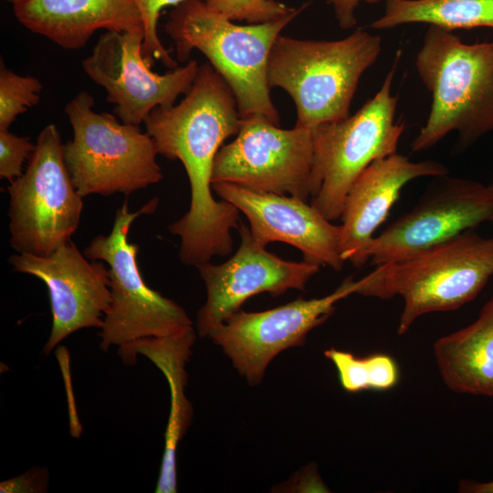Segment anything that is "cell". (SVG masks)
<instances>
[{"mask_svg": "<svg viewBox=\"0 0 493 493\" xmlns=\"http://www.w3.org/2000/svg\"><path fill=\"white\" fill-rule=\"evenodd\" d=\"M433 352L448 389L493 397V297L471 324L437 339Z\"/></svg>", "mask_w": 493, "mask_h": 493, "instance_id": "ffe728a7", "label": "cell"}, {"mask_svg": "<svg viewBox=\"0 0 493 493\" xmlns=\"http://www.w3.org/2000/svg\"><path fill=\"white\" fill-rule=\"evenodd\" d=\"M361 1L365 2L367 4H376V3L383 1V0H361Z\"/></svg>", "mask_w": 493, "mask_h": 493, "instance_id": "f546056e", "label": "cell"}, {"mask_svg": "<svg viewBox=\"0 0 493 493\" xmlns=\"http://www.w3.org/2000/svg\"><path fill=\"white\" fill-rule=\"evenodd\" d=\"M213 191L247 218L254 238L266 246L283 242L299 249L303 260L341 270V226L331 224L307 201L290 195L255 192L229 183H215Z\"/></svg>", "mask_w": 493, "mask_h": 493, "instance_id": "2e32d148", "label": "cell"}, {"mask_svg": "<svg viewBox=\"0 0 493 493\" xmlns=\"http://www.w3.org/2000/svg\"><path fill=\"white\" fill-rule=\"evenodd\" d=\"M194 341L195 333L192 329L178 335L142 338L118 347L125 364L132 365L139 355L145 356L163 373L169 384L171 406L156 493L177 491L176 451L193 418L192 404L184 391L185 367Z\"/></svg>", "mask_w": 493, "mask_h": 493, "instance_id": "d6986e66", "label": "cell"}, {"mask_svg": "<svg viewBox=\"0 0 493 493\" xmlns=\"http://www.w3.org/2000/svg\"><path fill=\"white\" fill-rule=\"evenodd\" d=\"M356 288L357 280L348 277L333 292L322 298H299L258 312L239 309L208 338L222 348L250 384H257L278 353L303 344L308 333L327 320L338 301L355 294Z\"/></svg>", "mask_w": 493, "mask_h": 493, "instance_id": "4fadbf2b", "label": "cell"}, {"mask_svg": "<svg viewBox=\"0 0 493 493\" xmlns=\"http://www.w3.org/2000/svg\"><path fill=\"white\" fill-rule=\"evenodd\" d=\"M157 205L158 199L153 198L131 213L125 201L116 212L110 234L95 236L84 250L89 259L109 267L110 304L99 333L104 351L139 339L178 335L194 329L179 304L145 283L137 261L139 246L129 241L133 221L154 212Z\"/></svg>", "mask_w": 493, "mask_h": 493, "instance_id": "ba28073f", "label": "cell"}, {"mask_svg": "<svg viewBox=\"0 0 493 493\" xmlns=\"http://www.w3.org/2000/svg\"><path fill=\"white\" fill-rule=\"evenodd\" d=\"M302 9L276 21L241 26L202 0H184L170 13L164 30L180 62L186 61L193 49L208 58L232 90L241 118L257 115L279 125L267 82V61L280 32Z\"/></svg>", "mask_w": 493, "mask_h": 493, "instance_id": "277c9868", "label": "cell"}, {"mask_svg": "<svg viewBox=\"0 0 493 493\" xmlns=\"http://www.w3.org/2000/svg\"><path fill=\"white\" fill-rule=\"evenodd\" d=\"M238 231L240 246L226 262L196 267L206 288L196 323L202 337H208L252 296L267 292L277 297L288 289L303 290L320 270V266L284 260L268 252L244 224Z\"/></svg>", "mask_w": 493, "mask_h": 493, "instance_id": "5bb4252c", "label": "cell"}, {"mask_svg": "<svg viewBox=\"0 0 493 493\" xmlns=\"http://www.w3.org/2000/svg\"><path fill=\"white\" fill-rule=\"evenodd\" d=\"M490 223H492V225H493V219H492V221Z\"/></svg>", "mask_w": 493, "mask_h": 493, "instance_id": "d6a6232c", "label": "cell"}, {"mask_svg": "<svg viewBox=\"0 0 493 493\" xmlns=\"http://www.w3.org/2000/svg\"><path fill=\"white\" fill-rule=\"evenodd\" d=\"M36 143L28 137L0 130V177L10 183L23 173V164L34 152Z\"/></svg>", "mask_w": 493, "mask_h": 493, "instance_id": "484cf974", "label": "cell"}, {"mask_svg": "<svg viewBox=\"0 0 493 493\" xmlns=\"http://www.w3.org/2000/svg\"><path fill=\"white\" fill-rule=\"evenodd\" d=\"M446 167L433 160L412 162L397 152L375 160L351 184L341 215V255L361 267L376 229L387 217L403 187L425 176L446 175Z\"/></svg>", "mask_w": 493, "mask_h": 493, "instance_id": "e0dca14e", "label": "cell"}, {"mask_svg": "<svg viewBox=\"0 0 493 493\" xmlns=\"http://www.w3.org/2000/svg\"><path fill=\"white\" fill-rule=\"evenodd\" d=\"M144 32L106 31L90 55L81 62L83 70L107 92L120 121L140 125L157 107H171L186 94L197 76L195 60L165 74L152 70L143 57Z\"/></svg>", "mask_w": 493, "mask_h": 493, "instance_id": "8fae6325", "label": "cell"}, {"mask_svg": "<svg viewBox=\"0 0 493 493\" xmlns=\"http://www.w3.org/2000/svg\"><path fill=\"white\" fill-rule=\"evenodd\" d=\"M65 112L73 138L63 144L64 160L82 197L129 195L161 181L156 145L139 125L95 111L94 100L87 91L72 98Z\"/></svg>", "mask_w": 493, "mask_h": 493, "instance_id": "8992f818", "label": "cell"}, {"mask_svg": "<svg viewBox=\"0 0 493 493\" xmlns=\"http://www.w3.org/2000/svg\"><path fill=\"white\" fill-rule=\"evenodd\" d=\"M88 259L70 240L47 256L17 253L9 257L14 270L47 286L52 327L45 356L75 331L103 324L110 304L109 269L100 260Z\"/></svg>", "mask_w": 493, "mask_h": 493, "instance_id": "9a60e30c", "label": "cell"}, {"mask_svg": "<svg viewBox=\"0 0 493 493\" xmlns=\"http://www.w3.org/2000/svg\"><path fill=\"white\" fill-rule=\"evenodd\" d=\"M325 357L335 366L341 385L350 393L363 390L384 391L399 381V368L391 356L383 353L356 357L335 348L327 349Z\"/></svg>", "mask_w": 493, "mask_h": 493, "instance_id": "7402d4cb", "label": "cell"}, {"mask_svg": "<svg viewBox=\"0 0 493 493\" xmlns=\"http://www.w3.org/2000/svg\"><path fill=\"white\" fill-rule=\"evenodd\" d=\"M42 83L33 76L18 75L0 63V130H8L16 117L40 100Z\"/></svg>", "mask_w": 493, "mask_h": 493, "instance_id": "603a6c76", "label": "cell"}, {"mask_svg": "<svg viewBox=\"0 0 493 493\" xmlns=\"http://www.w3.org/2000/svg\"><path fill=\"white\" fill-rule=\"evenodd\" d=\"M381 52V37L361 28L339 40L279 35L268 57V86L293 100L295 126L312 129L350 115L359 81Z\"/></svg>", "mask_w": 493, "mask_h": 493, "instance_id": "5b68a950", "label": "cell"}, {"mask_svg": "<svg viewBox=\"0 0 493 493\" xmlns=\"http://www.w3.org/2000/svg\"><path fill=\"white\" fill-rule=\"evenodd\" d=\"M312 163L311 129H281L264 117L249 116L241 118L236 137L218 151L212 184L229 183L307 201Z\"/></svg>", "mask_w": 493, "mask_h": 493, "instance_id": "30bf717a", "label": "cell"}, {"mask_svg": "<svg viewBox=\"0 0 493 493\" xmlns=\"http://www.w3.org/2000/svg\"><path fill=\"white\" fill-rule=\"evenodd\" d=\"M458 491L463 493H493V480L484 482L463 480L459 482Z\"/></svg>", "mask_w": 493, "mask_h": 493, "instance_id": "f1b7e54d", "label": "cell"}, {"mask_svg": "<svg viewBox=\"0 0 493 493\" xmlns=\"http://www.w3.org/2000/svg\"><path fill=\"white\" fill-rule=\"evenodd\" d=\"M398 57L376 94L354 114L311 129V205L328 220L341 217L351 184L372 162L397 152L404 130L395 120L398 98L392 94Z\"/></svg>", "mask_w": 493, "mask_h": 493, "instance_id": "52a82bcc", "label": "cell"}, {"mask_svg": "<svg viewBox=\"0 0 493 493\" xmlns=\"http://www.w3.org/2000/svg\"><path fill=\"white\" fill-rule=\"evenodd\" d=\"M13 10L28 30L69 50L84 47L100 29L144 32L133 0H19Z\"/></svg>", "mask_w": 493, "mask_h": 493, "instance_id": "ac0fdd59", "label": "cell"}, {"mask_svg": "<svg viewBox=\"0 0 493 493\" xmlns=\"http://www.w3.org/2000/svg\"><path fill=\"white\" fill-rule=\"evenodd\" d=\"M140 12L144 40L142 53L144 58L152 64L154 59L160 60L169 69L177 68V62L162 44L157 26L161 11L167 6L178 5L184 0H133Z\"/></svg>", "mask_w": 493, "mask_h": 493, "instance_id": "d4e9b609", "label": "cell"}, {"mask_svg": "<svg viewBox=\"0 0 493 493\" xmlns=\"http://www.w3.org/2000/svg\"><path fill=\"white\" fill-rule=\"evenodd\" d=\"M489 185L493 189V180H492V182H491V184Z\"/></svg>", "mask_w": 493, "mask_h": 493, "instance_id": "1f68e13d", "label": "cell"}, {"mask_svg": "<svg viewBox=\"0 0 493 493\" xmlns=\"http://www.w3.org/2000/svg\"><path fill=\"white\" fill-rule=\"evenodd\" d=\"M414 65L432 103L412 152L432 148L451 131L458 135L456 146L467 148L493 130V41L467 44L429 26Z\"/></svg>", "mask_w": 493, "mask_h": 493, "instance_id": "7a4b0ae2", "label": "cell"}, {"mask_svg": "<svg viewBox=\"0 0 493 493\" xmlns=\"http://www.w3.org/2000/svg\"><path fill=\"white\" fill-rule=\"evenodd\" d=\"M215 11L231 21L261 24L281 19L296 8L275 0H202Z\"/></svg>", "mask_w": 493, "mask_h": 493, "instance_id": "cb8c5ba5", "label": "cell"}, {"mask_svg": "<svg viewBox=\"0 0 493 493\" xmlns=\"http://www.w3.org/2000/svg\"><path fill=\"white\" fill-rule=\"evenodd\" d=\"M361 0H328L339 26L348 29L356 25L355 11Z\"/></svg>", "mask_w": 493, "mask_h": 493, "instance_id": "83f0119b", "label": "cell"}, {"mask_svg": "<svg viewBox=\"0 0 493 493\" xmlns=\"http://www.w3.org/2000/svg\"><path fill=\"white\" fill-rule=\"evenodd\" d=\"M423 23L454 31L493 29V0H385L383 15L371 27L389 29Z\"/></svg>", "mask_w": 493, "mask_h": 493, "instance_id": "44dd1931", "label": "cell"}, {"mask_svg": "<svg viewBox=\"0 0 493 493\" xmlns=\"http://www.w3.org/2000/svg\"><path fill=\"white\" fill-rule=\"evenodd\" d=\"M493 219V189L479 182L442 176L414 208L373 237V266L404 259Z\"/></svg>", "mask_w": 493, "mask_h": 493, "instance_id": "7c38bea8", "label": "cell"}, {"mask_svg": "<svg viewBox=\"0 0 493 493\" xmlns=\"http://www.w3.org/2000/svg\"><path fill=\"white\" fill-rule=\"evenodd\" d=\"M49 474L46 467H36L26 473L2 481L1 493H44L48 490Z\"/></svg>", "mask_w": 493, "mask_h": 493, "instance_id": "4316f807", "label": "cell"}, {"mask_svg": "<svg viewBox=\"0 0 493 493\" xmlns=\"http://www.w3.org/2000/svg\"><path fill=\"white\" fill-rule=\"evenodd\" d=\"M5 1L10 2L11 4H15L18 2L19 0H5Z\"/></svg>", "mask_w": 493, "mask_h": 493, "instance_id": "4dcf8cb0", "label": "cell"}, {"mask_svg": "<svg viewBox=\"0 0 493 493\" xmlns=\"http://www.w3.org/2000/svg\"><path fill=\"white\" fill-rule=\"evenodd\" d=\"M7 190L10 245L17 253L47 256L70 240L83 197L67 168L55 124L40 131L25 173Z\"/></svg>", "mask_w": 493, "mask_h": 493, "instance_id": "9c48e42d", "label": "cell"}, {"mask_svg": "<svg viewBox=\"0 0 493 493\" xmlns=\"http://www.w3.org/2000/svg\"><path fill=\"white\" fill-rule=\"evenodd\" d=\"M240 121L232 90L210 63L199 66L179 104L157 107L144 121L158 153L180 161L190 183L189 210L168 227L181 239L179 257L184 265L197 267L232 251L231 230L239 227L240 211L215 199L212 174L218 151L236 135Z\"/></svg>", "mask_w": 493, "mask_h": 493, "instance_id": "6da1fadb", "label": "cell"}, {"mask_svg": "<svg viewBox=\"0 0 493 493\" xmlns=\"http://www.w3.org/2000/svg\"><path fill=\"white\" fill-rule=\"evenodd\" d=\"M493 277V237L467 230L401 260L376 266L357 280L355 294L404 300L397 332L428 313L457 309Z\"/></svg>", "mask_w": 493, "mask_h": 493, "instance_id": "3957f363", "label": "cell"}]
</instances>
